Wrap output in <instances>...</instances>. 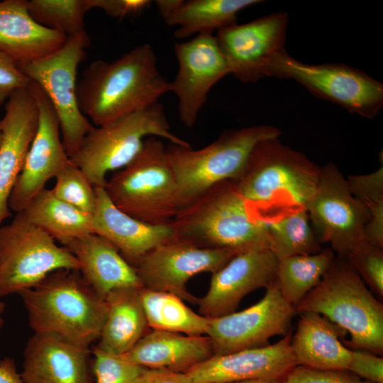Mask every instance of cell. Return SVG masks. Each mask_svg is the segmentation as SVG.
<instances>
[{
    "mask_svg": "<svg viewBox=\"0 0 383 383\" xmlns=\"http://www.w3.org/2000/svg\"><path fill=\"white\" fill-rule=\"evenodd\" d=\"M167 92L170 82L160 73L148 43L111 62L94 61L77 82L79 108L95 126L150 106Z\"/></svg>",
    "mask_w": 383,
    "mask_h": 383,
    "instance_id": "cell-1",
    "label": "cell"
},
{
    "mask_svg": "<svg viewBox=\"0 0 383 383\" xmlns=\"http://www.w3.org/2000/svg\"><path fill=\"white\" fill-rule=\"evenodd\" d=\"M18 294L34 333L55 335L85 348L99 339L107 303L79 270H55Z\"/></svg>",
    "mask_w": 383,
    "mask_h": 383,
    "instance_id": "cell-2",
    "label": "cell"
},
{
    "mask_svg": "<svg viewBox=\"0 0 383 383\" xmlns=\"http://www.w3.org/2000/svg\"><path fill=\"white\" fill-rule=\"evenodd\" d=\"M238 192L233 180L220 182L183 206L170 225L175 238L199 246L238 253L270 250L267 219Z\"/></svg>",
    "mask_w": 383,
    "mask_h": 383,
    "instance_id": "cell-3",
    "label": "cell"
},
{
    "mask_svg": "<svg viewBox=\"0 0 383 383\" xmlns=\"http://www.w3.org/2000/svg\"><path fill=\"white\" fill-rule=\"evenodd\" d=\"M296 313H318L348 331L345 343L383 354V305L345 258H335L319 284L294 306Z\"/></svg>",
    "mask_w": 383,
    "mask_h": 383,
    "instance_id": "cell-4",
    "label": "cell"
},
{
    "mask_svg": "<svg viewBox=\"0 0 383 383\" xmlns=\"http://www.w3.org/2000/svg\"><path fill=\"white\" fill-rule=\"evenodd\" d=\"M104 189L116 207L149 224H170L181 209L167 148L157 137L145 138L138 155L107 179Z\"/></svg>",
    "mask_w": 383,
    "mask_h": 383,
    "instance_id": "cell-5",
    "label": "cell"
},
{
    "mask_svg": "<svg viewBox=\"0 0 383 383\" xmlns=\"http://www.w3.org/2000/svg\"><path fill=\"white\" fill-rule=\"evenodd\" d=\"M190 147L170 129L164 106L157 102L101 126H94L70 160L87 175L94 187L104 188L106 174L127 165L140 152L148 137Z\"/></svg>",
    "mask_w": 383,
    "mask_h": 383,
    "instance_id": "cell-6",
    "label": "cell"
},
{
    "mask_svg": "<svg viewBox=\"0 0 383 383\" xmlns=\"http://www.w3.org/2000/svg\"><path fill=\"white\" fill-rule=\"evenodd\" d=\"M280 135L278 128L260 125L225 131L198 150L170 143L167 152L177 179L181 209L214 185L235 179L255 148Z\"/></svg>",
    "mask_w": 383,
    "mask_h": 383,
    "instance_id": "cell-7",
    "label": "cell"
},
{
    "mask_svg": "<svg viewBox=\"0 0 383 383\" xmlns=\"http://www.w3.org/2000/svg\"><path fill=\"white\" fill-rule=\"evenodd\" d=\"M321 167L279 138L261 142L253 150L241 174L233 182L252 206L282 200L305 207L316 189Z\"/></svg>",
    "mask_w": 383,
    "mask_h": 383,
    "instance_id": "cell-8",
    "label": "cell"
},
{
    "mask_svg": "<svg viewBox=\"0 0 383 383\" xmlns=\"http://www.w3.org/2000/svg\"><path fill=\"white\" fill-rule=\"evenodd\" d=\"M80 265L22 211L0 226V298L30 289L51 272Z\"/></svg>",
    "mask_w": 383,
    "mask_h": 383,
    "instance_id": "cell-9",
    "label": "cell"
},
{
    "mask_svg": "<svg viewBox=\"0 0 383 383\" xmlns=\"http://www.w3.org/2000/svg\"><path fill=\"white\" fill-rule=\"evenodd\" d=\"M89 44L85 30L67 36L64 43L50 54L18 65L50 101L59 119L62 143L69 157L94 126L81 112L77 99V68L84 60Z\"/></svg>",
    "mask_w": 383,
    "mask_h": 383,
    "instance_id": "cell-10",
    "label": "cell"
},
{
    "mask_svg": "<svg viewBox=\"0 0 383 383\" xmlns=\"http://www.w3.org/2000/svg\"><path fill=\"white\" fill-rule=\"evenodd\" d=\"M270 77L293 79L317 97L369 119L383 106L382 84L341 63L306 64L284 51L272 62Z\"/></svg>",
    "mask_w": 383,
    "mask_h": 383,
    "instance_id": "cell-11",
    "label": "cell"
},
{
    "mask_svg": "<svg viewBox=\"0 0 383 383\" xmlns=\"http://www.w3.org/2000/svg\"><path fill=\"white\" fill-rule=\"evenodd\" d=\"M305 209L320 243H329L339 257L345 258L365 240L370 213L352 194L346 178L335 164L328 162L321 168L318 185Z\"/></svg>",
    "mask_w": 383,
    "mask_h": 383,
    "instance_id": "cell-12",
    "label": "cell"
},
{
    "mask_svg": "<svg viewBox=\"0 0 383 383\" xmlns=\"http://www.w3.org/2000/svg\"><path fill=\"white\" fill-rule=\"evenodd\" d=\"M236 254L231 249L201 247L174 238L147 252L134 267L143 287L196 304L197 298L187 290L188 281L199 273H215Z\"/></svg>",
    "mask_w": 383,
    "mask_h": 383,
    "instance_id": "cell-13",
    "label": "cell"
},
{
    "mask_svg": "<svg viewBox=\"0 0 383 383\" xmlns=\"http://www.w3.org/2000/svg\"><path fill=\"white\" fill-rule=\"evenodd\" d=\"M289 14L278 12L225 27L215 35L230 74L242 83L270 77L275 58L285 50Z\"/></svg>",
    "mask_w": 383,
    "mask_h": 383,
    "instance_id": "cell-14",
    "label": "cell"
},
{
    "mask_svg": "<svg viewBox=\"0 0 383 383\" xmlns=\"http://www.w3.org/2000/svg\"><path fill=\"white\" fill-rule=\"evenodd\" d=\"M296 313L281 295L277 282L266 288L263 298L240 311L210 318L208 335L213 355L267 345L270 338L287 335Z\"/></svg>",
    "mask_w": 383,
    "mask_h": 383,
    "instance_id": "cell-15",
    "label": "cell"
},
{
    "mask_svg": "<svg viewBox=\"0 0 383 383\" xmlns=\"http://www.w3.org/2000/svg\"><path fill=\"white\" fill-rule=\"evenodd\" d=\"M174 50L178 70L170 82V92L177 98L180 121L192 128L210 90L230 72L213 34H200L177 43Z\"/></svg>",
    "mask_w": 383,
    "mask_h": 383,
    "instance_id": "cell-16",
    "label": "cell"
},
{
    "mask_svg": "<svg viewBox=\"0 0 383 383\" xmlns=\"http://www.w3.org/2000/svg\"><path fill=\"white\" fill-rule=\"evenodd\" d=\"M29 87L38 109V126L9 197V209L16 213L22 211L70 160L62 143L59 119L50 101L36 83L30 81Z\"/></svg>",
    "mask_w": 383,
    "mask_h": 383,
    "instance_id": "cell-17",
    "label": "cell"
},
{
    "mask_svg": "<svg viewBox=\"0 0 383 383\" xmlns=\"http://www.w3.org/2000/svg\"><path fill=\"white\" fill-rule=\"evenodd\" d=\"M277 267L278 259L268 249L236 254L212 274L207 292L197 298L199 313L213 318L235 312L247 294L277 282Z\"/></svg>",
    "mask_w": 383,
    "mask_h": 383,
    "instance_id": "cell-18",
    "label": "cell"
},
{
    "mask_svg": "<svg viewBox=\"0 0 383 383\" xmlns=\"http://www.w3.org/2000/svg\"><path fill=\"white\" fill-rule=\"evenodd\" d=\"M288 333L272 345L213 355L189 370L194 383H233L248 379L280 382L296 365Z\"/></svg>",
    "mask_w": 383,
    "mask_h": 383,
    "instance_id": "cell-19",
    "label": "cell"
},
{
    "mask_svg": "<svg viewBox=\"0 0 383 383\" xmlns=\"http://www.w3.org/2000/svg\"><path fill=\"white\" fill-rule=\"evenodd\" d=\"M39 113L29 87L16 91L5 103L0 120V226L12 216L9 200L36 133Z\"/></svg>",
    "mask_w": 383,
    "mask_h": 383,
    "instance_id": "cell-20",
    "label": "cell"
},
{
    "mask_svg": "<svg viewBox=\"0 0 383 383\" xmlns=\"http://www.w3.org/2000/svg\"><path fill=\"white\" fill-rule=\"evenodd\" d=\"M91 352L60 336L37 333L24 353L23 383H94Z\"/></svg>",
    "mask_w": 383,
    "mask_h": 383,
    "instance_id": "cell-21",
    "label": "cell"
},
{
    "mask_svg": "<svg viewBox=\"0 0 383 383\" xmlns=\"http://www.w3.org/2000/svg\"><path fill=\"white\" fill-rule=\"evenodd\" d=\"M94 188V233L109 240L132 266L153 248L175 238L170 223L152 225L139 221L116 207L104 188Z\"/></svg>",
    "mask_w": 383,
    "mask_h": 383,
    "instance_id": "cell-22",
    "label": "cell"
},
{
    "mask_svg": "<svg viewBox=\"0 0 383 383\" xmlns=\"http://www.w3.org/2000/svg\"><path fill=\"white\" fill-rule=\"evenodd\" d=\"M63 247L79 261L84 279L104 299L116 289L143 287L135 267L106 238L91 233Z\"/></svg>",
    "mask_w": 383,
    "mask_h": 383,
    "instance_id": "cell-23",
    "label": "cell"
},
{
    "mask_svg": "<svg viewBox=\"0 0 383 383\" xmlns=\"http://www.w3.org/2000/svg\"><path fill=\"white\" fill-rule=\"evenodd\" d=\"M66 38L37 23L28 11L27 0L0 1V51L17 65L50 54Z\"/></svg>",
    "mask_w": 383,
    "mask_h": 383,
    "instance_id": "cell-24",
    "label": "cell"
},
{
    "mask_svg": "<svg viewBox=\"0 0 383 383\" xmlns=\"http://www.w3.org/2000/svg\"><path fill=\"white\" fill-rule=\"evenodd\" d=\"M123 355L146 368L187 372L213 356V350L206 335H188L150 329Z\"/></svg>",
    "mask_w": 383,
    "mask_h": 383,
    "instance_id": "cell-25",
    "label": "cell"
},
{
    "mask_svg": "<svg viewBox=\"0 0 383 383\" xmlns=\"http://www.w3.org/2000/svg\"><path fill=\"white\" fill-rule=\"evenodd\" d=\"M345 333L318 313H300L291 341L297 365L321 370H348L352 350L339 339Z\"/></svg>",
    "mask_w": 383,
    "mask_h": 383,
    "instance_id": "cell-26",
    "label": "cell"
},
{
    "mask_svg": "<svg viewBox=\"0 0 383 383\" xmlns=\"http://www.w3.org/2000/svg\"><path fill=\"white\" fill-rule=\"evenodd\" d=\"M140 289H118L106 296L107 314L96 347L123 355L150 330L141 303Z\"/></svg>",
    "mask_w": 383,
    "mask_h": 383,
    "instance_id": "cell-27",
    "label": "cell"
},
{
    "mask_svg": "<svg viewBox=\"0 0 383 383\" xmlns=\"http://www.w3.org/2000/svg\"><path fill=\"white\" fill-rule=\"evenodd\" d=\"M262 2L259 0H179L177 6L163 17L169 26H176L174 36L187 38L200 34H213L236 23L242 10Z\"/></svg>",
    "mask_w": 383,
    "mask_h": 383,
    "instance_id": "cell-28",
    "label": "cell"
},
{
    "mask_svg": "<svg viewBox=\"0 0 383 383\" xmlns=\"http://www.w3.org/2000/svg\"><path fill=\"white\" fill-rule=\"evenodd\" d=\"M22 212L31 223L62 246L94 233L92 214L60 200L46 187L32 199Z\"/></svg>",
    "mask_w": 383,
    "mask_h": 383,
    "instance_id": "cell-29",
    "label": "cell"
},
{
    "mask_svg": "<svg viewBox=\"0 0 383 383\" xmlns=\"http://www.w3.org/2000/svg\"><path fill=\"white\" fill-rule=\"evenodd\" d=\"M140 297L150 329L188 335L207 334L210 318L194 311L179 296L143 287Z\"/></svg>",
    "mask_w": 383,
    "mask_h": 383,
    "instance_id": "cell-30",
    "label": "cell"
},
{
    "mask_svg": "<svg viewBox=\"0 0 383 383\" xmlns=\"http://www.w3.org/2000/svg\"><path fill=\"white\" fill-rule=\"evenodd\" d=\"M335 259L331 248L278 260L277 284L282 297L294 306L316 287Z\"/></svg>",
    "mask_w": 383,
    "mask_h": 383,
    "instance_id": "cell-31",
    "label": "cell"
},
{
    "mask_svg": "<svg viewBox=\"0 0 383 383\" xmlns=\"http://www.w3.org/2000/svg\"><path fill=\"white\" fill-rule=\"evenodd\" d=\"M270 250L279 260L320 252L321 243L305 207L292 209L282 216L267 219Z\"/></svg>",
    "mask_w": 383,
    "mask_h": 383,
    "instance_id": "cell-32",
    "label": "cell"
},
{
    "mask_svg": "<svg viewBox=\"0 0 383 383\" xmlns=\"http://www.w3.org/2000/svg\"><path fill=\"white\" fill-rule=\"evenodd\" d=\"M28 11L39 24L66 36L85 31L88 0H27Z\"/></svg>",
    "mask_w": 383,
    "mask_h": 383,
    "instance_id": "cell-33",
    "label": "cell"
},
{
    "mask_svg": "<svg viewBox=\"0 0 383 383\" xmlns=\"http://www.w3.org/2000/svg\"><path fill=\"white\" fill-rule=\"evenodd\" d=\"M51 189L60 200L92 214L96 206L95 188L84 173L70 159L57 173Z\"/></svg>",
    "mask_w": 383,
    "mask_h": 383,
    "instance_id": "cell-34",
    "label": "cell"
},
{
    "mask_svg": "<svg viewBox=\"0 0 383 383\" xmlns=\"http://www.w3.org/2000/svg\"><path fill=\"white\" fill-rule=\"evenodd\" d=\"M91 355L94 383H137L147 369L123 357L95 346Z\"/></svg>",
    "mask_w": 383,
    "mask_h": 383,
    "instance_id": "cell-35",
    "label": "cell"
},
{
    "mask_svg": "<svg viewBox=\"0 0 383 383\" xmlns=\"http://www.w3.org/2000/svg\"><path fill=\"white\" fill-rule=\"evenodd\" d=\"M363 282L379 296H383V250L364 240L345 258Z\"/></svg>",
    "mask_w": 383,
    "mask_h": 383,
    "instance_id": "cell-36",
    "label": "cell"
},
{
    "mask_svg": "<svg viewBox=\"0 0 383 383\" xmlns=\"http://www.w3.org/2000/svg\"><path fill=\"white\" fill-rule=\"evenodd\" d=\"M352 194L367 209L369 220L383 221V166L365 174L349 175L346 179Z\"/></svg>",
    "mask_w": 383,
    "mask_h": 383,
    "instance_id": "cell-37",
    "label": "cell"
},
{
    "mask_svg": "<svg viewBox=\"0 0 383 383\" xmlns=\"http://www.w3.org/2000/svg\"><path fill=\"white\" fill-rule=\"evenodd\" d=\"M279 383H373L348 370H321L294 366Z\"/></svg>",
    "mask_w": 383,
    "mask_h": 383,
    "instance_id": "cell-38",
    "label": "cell"
},
{
    "mask_svg": "<svg viewBox=\"0 0 383 383\" xmlns=\"http://www.w3.org/2000/svg\"><path fill=\"white\" fill-rule=\"evenodd\" d=\"M30 80L20 70L17 63L0 51V106L16 91L27 88Z\"/></svg>",
    "mask_w": 383,
    "mask_h": 383,
    "instance_id": "cell-39",
    "label": "cell"
},
{
    "mask_svg": "<svg viewBox=\"0 0 383 383\" xmlns=\"http://www.w3.org/2000/svg\"><path fill=\"white\" fill-rule=\"evenodd\" d=\"M348 370L373 383H383V357L364 350L351 351Z\"/></svg>",
    "mask_w": 383,
    "mask_h": 383,
    "instance_id": "cell-40",
    "label": "cell"
},
{
    "mask_svg": "<svg viewBox=\"0 0 383 383\" xmlns=\"http://www.w3.org/2000/svg\"><path fill=\"white\" fill-rule=\"evenodd\" d=\"M90 9H99L108 16L122 19L143 13L150 8L149 0H88Z\"/></svg>",
    "mask_w": 383,
    "mask_h": 383,
    "instance_id": "cell-41",
    "label": "cell"
},
{
    "mask_svg": "<svg viewBox=\"0 0 383 383\" xmlns=\"http://www.w3.org/2000/svg\"><path fill=\"white\" fill-rule=\"evenodd\" d=\"M137 383H194L187 372L147 368Z\"/></svg>",
    "mask_w": 383,
    "mask_h": 383,
    "instance_id": "cell-42",
    "label": "cell"
},
{
    "mask_svg": "<svg viewBox=\"0 0 383 383\" xmlns=\"http://www.w3.org/2000/svg\"><path fill=\"white\" fill-rule=\"evenodd\" d=\"M0 383H23L15 361L11 357L0 360Z\"/></svg>",
    "mask_w": 383,
    "mask_h": 383,
    "instance_id": "cell-43",
    "label": "cell"
},
{
    "mask_svg": "<svg viewBox=\"0 0 383 383\" xmlns=\"http://www.w3.org/2000/svg\"><path fill=\"white\" fill-rule=\"evenodd\" d=\"M233 383H279V382L267 381L263 379H248Z\"/></svg>",
    "mask_w": 383,
    "mask_h": 383,
    "instance_id": "cell-44",
    "label": "cell"
},
{
    "mask_svg": "<svg viewBox=\"0 0 383 383\" xmlns=\"http://www.w3.org/2000/svg\"><path fill=\"white\" fill-rule=\"evenodd\" d=\"M4 309H5V304L3 301H0V328L4 324V319L2 318V314L4 311Z\"/></svg>",
    "mask_w": 383,
    "mask_h": 383,
    "instance_id": "cell-45",
    "label": "cell"
},
{
    "mask_svg": "<svg viewBox=\"0 0 383 383\" xmlns=\"http://www.w3.org/2000/svg\"><path fill=\"white\" fill-rule=\"evenodd\" d=\"M1 135L0 133V144H1Z\"/></svg>",
    "mask_w": 383,
    "mask_h": 383,
    "instance_id": "cell-46",
    "label": "cell"
}]
</instances>
